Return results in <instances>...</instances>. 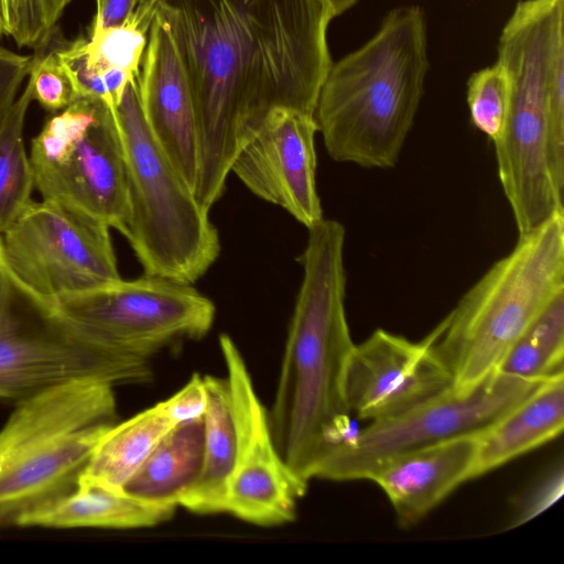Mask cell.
<instances>
[{
  "mask_svg": "<svg viewBox=\"0 0 564 564\" xmlns=\"http://www.w3.org/2000/svg\"><path fill=\"white\" fill-rule=\"evenodd\" d=\"M189 88L199 149L195 197L210 210L267 113L314 115L333 64L326 0H160Z\"/></svg>",
  "mask_w": 564,
  "mask_h": 564,
  "instance_id": "cell-1",
  "label": "cell"
},
{
  "mask_svg": "<svg viewBox=\"0 0 564 564\" xmlns=\"http://www.w3.org/2000/svg\"><path fill=\"white\" fill-rule=\"evenodd\" d=\"M345 227L333 219L308 228L300 257L303 279L268 412L279 454L307 484L324 458L354 435L344 395L355 345L345 310Z\"/></svg>",
  "mask_w": 564,
  "mask_h": 564,
  "instance_id": "cell-2",
  "label": "cell"
},
{
  "mask_svg": "<svg viewBox=\"0 0 564 564\" xmlns=\"http://www.w3.org/2000/svg\"><path fill=\"white\" fill-rule=\"evenodd\" d=\"M429 68L426 23L414 4L392 9L376 34L332 64L314 118L328 155L367 169L397 164Z\"/></svg>",
  "mask_w": 564,
  "mask_h": 564,
  "instance_id": "cell-3",
  "label": "cell"
},
{
  "mask_svg": "<svg viewBox=\"0 0 564 564\" xmlns=\"http://www.w3.org/2000/svg\"><path fill=\"white\" fill-rule=\"evenodd\" d=\"M564 293V213L519 236L426 336L452 377L467 392L498 372L513 344Z\"/></svg>",
  "mask_w": 564,
  "mask_h": 564,
  "instance_id": "cell-4",
  "label": "cell"
},
{
  "mask_svg": "<svg viewBox=\"0 0 564 564\" xmlns=\"http://www.w3.org/2000/svg\"><path fill=\"white\" fill-rule=\"evenodd\" d=\"M115 417L113 384L95 378L17 402L0 429V525L73 491Z\"/></svg>",
  "mask_w": 564,
  "mask_h": 564,
  "instance_id": "cell-5",
  "label": "cell"
},
{
  "mask_svg": "<svg viewBox=\"0 0 564 564\" xmlns=\"http://www.w3.org/2000/svg\"><path fill=\"white\" fill-rule=\"evenodd\" d=\"M128 173L129 217L123 236L144 274L193 284L215 263L219 236L194 192L151 133L137 78L116 109Z\"/></svg>",
  "mask_w": 564,
  "mask_h": 564,
  "instance_id": "cell-6",
  "label": "cell"
},
{
  "mask_svg": "<svg viewBox=\"0 0 564 564\" xmlns=\"http://www.w3.org/2000/svg\"><path fill=\"white\" fill-rule=\"evenodd\" d=\"M45 301L87 345L144 359L177 340L204 337L216 315L213 301L192 284L147 274Z\"/></svg>",
  "mask_w": 564,
  "mask_h": 564,
  "instance_id": "cell-7",
  "label": "cell"
},
{
  "mask_svg": "<svg viewBox=\"0 0 564 564\" xmlns=\"http://www.w3.org/2000/svg\"><path fill=\"white\" fill-rule=\"evenodd\" d=\"M34 188L43 199L124 231L129 217L126 153L116 109L78 98L31 140Z\"/></svg>",
  "mask_w": 564,
  "mask_h": 564,
  "instance_id": "cell-8",
  "label": "cell"
},
{
  "mask_svg": "<svg viewBox=\"0 0 564 564\" xmlns=\"http://www.w3.org/2000/svg\"><path fill=\"white\" fill-rule=\"evenodd\" d=\"M150 377L149 359L108 352L72 335L47 302L10 271L0 245V403L74 379L116 386Z\"/></svg>",
  "mask_w": 564,
  "mask_h": 564,
  "instance_id": "cell-9",
  "label": "cell"
},
{
  "mask_svg": "<svg viewBox=\"0 0 564 564\" xmlns=\"http://www.w3.org/2000/svg\"><path fill=\"white\" fill-rule=\"evenodd\" d=\"M543 381L497 372L467 392L449 387L405 412L370 422L324 458L315 478L369 479L379 466L401 454L480 433Z\"/></svg>",
  "mask_w": 564,
  "mask_h": 564,
  "instance_id": "cell-10",
  "label": "cell"
},
{
  "mask_svg": "<svg viewBox=\"0 0 564 564\" xmlns=\"http://www.w3.org/2000/svg\"><path fill=\"white\" fill-rule=\"evenodd\" d=\"M110 227L53 200H31L0 236L10 271L45 300L120 279Z\"/></svg>",
  "mask_w": 564,
  "mask_h": 564,
  "instance_id": "cell-11",
  "label": "cell"
},
{
  "mask_svg": "<svg viewBox=\"0 0 564 564\" xmlns=\"http://www.w3.org/2000/svg\"><path fill=\"white\" fill-rule=\"evenodd\" d=\"M237 432V454L229 480L226 513L246 522L275 527L295 519L307 482L296 476L274 444L261 402L234 339L219 336Z\"/></svg>",
  "mask_w": 564,
  "mask_h": 564,
  "instance_id": "cell-12",
  "label": "cell"
},
{
  "mask_svg": "<svg viewBox=\"0 0 564 564\" xmlns=\"http://www.w3.org/2000/svg\"><path fill=\"white\" fill-rule=\"evenodd\" d=\"M317 131L314 115L274 107L230 169L254 195L282 207L307 229L324 219L316 186Z\"/></svg>",
  "mask_w": 564,
  "mask_h": 564,
  "instance_id": "cell-13",
  "label": "cell"
},
{
  "mask_svg": "<svg viewBox=\"0 0 564 564\" xmlns=\"http://www.w3.org/2000/svg\"><path fill=\"white\" fill-rule=\"evenodd\" d=\"M452 387L429 339L376 329L350 352L344 395L351 417L378 421L405 412Z\"/></svg>",
  "mask_w": 564,
  "mask_h": 564,
  "instance_id": "cell-14",
  "label": "cell"
},
{
  "mask_svg": "<svg viewBox=\"0 0 564 564\" xmlns=\"http://www.w3.org/2000/svg\"><path fill=\"white\" fill-rule=\"evenodd\" d=\"M137 87L151 133L195 194L199 174L195 112L171 29L159 10L150 26Z\"/></svg>",
  "mask_w": 564,
  "mask_h": 564,
  "instance_id": "cell-15",
  "label": "cell"
},
{
  "mask_svg": "<svg viewBox=\"0 0 564 564\" xmlns=\"http://www.w3.org/2000/svg\"><path fill=\"white\" fill-rule=\"evenodd\" d=\"M478 436L462 435L406 452L372 473L368 480L384 492L400 527L416 524L458 486L475 478Z\"/></svg>",
  "mask_w": 564,
  "mask_h": 564,
  "instance_id": "cell-16",
  "label": "cell"
},
{
  "mask_svg": "<svg viewBox=\"0 0 564 564\" xmlns=\"http://www.w3.org/2000/svg\"><path fill=\"white\" fill-rule=\"evenodd\" d=\"M563 427L564 373H560L479 433L475 478L556 438Z\"/></svg>",
  "mask_w": 564,
  "mask_h": 564,
  "instance_id": "cell-17",
  "label": "cell"
},
{
  "mask_svg": "<svg viewBox=\"0 0 564 564\" xmlns=\"http://www.w3.org/2000/svg\"><path fill=\"white\" fill-rule=\"evenodd\" d=\"M175 508L138 500L79 476L73 491L22 517L19 527L140 529L169 520Z\"/></svg>",
  "mask_w": 564,
  "mask_h": 564,
  "instance_id": "cell-18",
  "label": "cell"
},
{
  "mask_svg": "<svg viewBox=\"0 0 564 564\" xmlns=\"http://www.w3.org/2000/svg\"><path fill=\"white\" fill-rule=\"evenodd\" d=\"M204 458V419L175 424L122 491L145 503L175 508L197 480Z\"/></svg>",
  "mask_w": 564,
  "mask_h": 564,
  "instance_id": "cell-19",
  "label": "cell"
},
{
  "mask_svg": "<svg viewBox=\"0 0 564 564\" xmlns=\"http://www.w3.org/2000/svg\"><path fill=\"white\" fill-rule=\"evenodd\" d=\"M204 458L200 474L180 506L198 514L226 512L229 480L236 463L237 432L227 378L204 377Z\"/></svg>",
  "mask_w": 564,
  "mask_h": 564,
  "instance_id": "cell-20",
  "label": "cell"
},
{
  "mask_svg": "<svg viewBox=\"0 0 564 564\" xmlns=\"http://www.w3.org/2000/svg\"><path fill=\"white\" fill-rule=\"evenodd\" d=\"M174 425L161 402L119 424L113 423L99 440L80 476L122 490Z\"/></svg>",
  "mask_w": 564,
  "mask_h": 564,
  "instance_id": "cell-21",
  "label": "cell"
},
{
  "mask_svg": "<svg viewBox=\"0 0 564 564\" xmlns=\"http://www.w3.org/2000/svg\"><path fill=\"white\" fill-rule=\"evenodd\" d=\"M32 80L0 120V236L32 200L34 178L24 143V123L31 101Z\"/></svg>",
  "mask_w": 564,
  "mask_h": 564,
  "instance_id": "cell-22",
  "label": "cell"
},
{
  "mask_svg": "<svg viewBox=\"0 0 564 564\" xmlns=\"http://www.w3.org/2000/svg\"><path fill=\"white\" fill-rule=\"evenodd\" d=\"M564 293L529 325L502 360L498 372L543 381L564 373Z\"/></svg>",
  "mask_w": 564,
  "mask_h": 564,
  "instance_id": "cell-23",
  "label": "cell"
},
{
  "mask_svg": "<svg viewBox=\"0 0 564 564\" xmlns=\"http://www.w3.org/2000/svg\"><path fill=\"white\" fill-rule=\"evenodd\" d=\"M159 1L139 0L123 23L89 33L86 43L88 67L99 74L118 69L137 77Z\"/></svg>",
  "mask_w": 564,
  "mask_h": 564,
  "instance_id": "cell-24",
  "label": "cell"
},
{
  "mask_svg": "<svg viewBox=\"0 0 564 564\" xmlns=\"http://www.w3.org/2000/svg\"><path fill=\"white\" fill-rule=\"evenodd\" d=\"M507 77L496 63L475 72L467 84V102L473 124L494 143L501 135L509 111Z\"/></svg>",
  "mask_w": 564,
  "mask_h": 564,
  "instance_id": "cell-25",
  "label": "cell"
},
{
  "mask_svg": "<svg viewBox=\"0 0 564 564\" xmlns=\"http://www.w3.org/2000/svg\"><path fill=\"white\" fill-rule=\"evenodd\" d=\"M29 78L32 95L44 109L56 113L78 99L73 79L56 53V47L46 51L44 45L32 57Z\"/></svg>",
  "mask_w": 564,
  "mask_h": 564,
  "instance_id": "cell-26",
  "label": "cell"
},
{
  "mask_svg": "<svg viewBox=\"0 0 564 564\" xmlns=\"http://www.w3.org/2000/svg\"><path fill=\"white\" fill-rule=\"evenodd\" d=\"M73 0H24L25 18L20 47L39 48L52 36L56 22Z\"/></svg>",
  "mask_w": 564,
  "mask_h": 564,
  "instance_id": "cell-27",
  "label": "cell"
},
{
  "mask_svg": "<svg viewBox=\"0 0 564 564\" xmlns=\"http://www.w3.org/2000/svg\"><path fill=\"white\" fill-rule=\"evenodd\" d=\"M161 403L174 424L203 417L207 406L204 377L194 373L183 388Z\"/></svg>",
  "mask_w": 564,
  "mask_h": 564,
  "instance_id": "cell-28",
  "label": "cell"
},
{
  "mask_svg": "<svg viewBox=\"0 0 564 564\" xmlns=\"http://www.w3.org/2000/svg\"><path fill=\"white\" fill-rule=\"evenodd\" d=\"M32 57L0 46V120L18 98L20 87L29 77Z\"/></svg>",
  "mask_w": 564,
  "mask_h": 564,
  "instance_id": "cell-29",
  "label": "cell"
},
{
  "mask_svg": "<svg viewBox=\"0 0 564 564\" xmlns=\"http://www.w3.org/2000/svg\"><path fill=\"white\" fill-rule=\"evenodd\" d=\"M139 0H96V14L89 33L124 22L137 7Z\"/></svg>",
  "mask_w": 564,
  "mask_h": 564,
  "instance_id": "cell-30",
  "label": "cell"
},
{
  "mask_svg": "<svg viewBox=\"0 0 564 564\" xmlns=\"http://www.w3.org/2000/svg\"><path fill=\"white\" fill-rule=\"evenodd\" d=\"M25 18L24 0H0V36L21 39Z\"/></svg>",
  "mask_w": 564,
  "mask_h": 564,
  "instance_id": "cell-31",
  "label": "cell"
},
{
  "mask_svg": "<svg viewBox=\"0 0 564 564\" xmlns=\"http://www.w3.org/2000/svg\"><path fill=\"white\" fill-rule=\"evenodd\" d=\"M335 17L350 9L358 0H326Z\"/></svg>",
  "mask_w": 564,
  "mask_h": 564,
  "instance_id": "cell-32",
  "label": "cell"
}]
</instances>
